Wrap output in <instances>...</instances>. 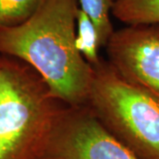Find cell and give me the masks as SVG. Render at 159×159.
I'll use <instances>...</instances> for the list:
<instances>
[{"label": "cell", "instance_id": "6da1fadb", "mask_svg": "<svg viewBox=\"0 0 159 159\" xmlns=\"http://www.w3.org/2000/svg\"><path fill=\"white\" fill-rule=\"evenodd\" d=\"M79 0H44L20 25L0 29V54L28 64L69 106L88 104L92 66L75 46Z\"/></svg>", "mask_w": 159, "mask_h": 159}, {"label": "cell", "instance_id": "7a4b0ae2", "mask_svg": "<svg viewBox=\"0 0 159 159\" xmlns=\"http://www.w3.org/2000/svg\"><path fill=\"white\" fill-rule=\"evenodd\" d=\"M66 105L30 66L0 54V159H38Z\"/></svg>", "mask_w": 159, "mask_h": 159}, {"label": "cell", "instance_id": "3957f363", "mask_svg": "<svg viewBox=\"0 0 159 159\" xmlns=\"http://www.w3.org/2000/svg\"><path fill=\"white\" fill-rule=\"evenodd\" d=\"M88 106L139 159H159V99L122 78L107 60L91 66Z\"/></svg>", "mask_w": 159, "mask_h": 159}, {"label": "cell", "instance_id": "277c9868", "mask_svg": "<svg viewBox=\"0 0 159 159\" xmlns=\"http://www.w3.org/2000/svg\"><path fill=\"white\" fill-rule=\"evenodd\" d=\"M38 159H139L88 105L63 109Z\"/></svg>", "mask_w": 159, "mask_h": 159}, {"label": "cell", "instance_id": "5b68a950", "mask_svg": "<svg viewBox=\"0 0 159 159\" xmlns=\"http://www.w3.org/2000/svg\"><path fill=\"white\" fill-rule=\"evenodd\" d=\"M105 49L107 61L122 78L159 99V24L116 30Z\"/></svg>", "mask_w": 159, "mask_h": 159}, {"label": "cell", "instance_id": "8992f818", "mask_svg": "<svg viewBox=\"0 0 159 159\" xmlns=\"http://www.w3.org/2000/svg\"><path fill=\"white\" fill-rule=\"evenodd\" d=\"M111 12L126 25L159 24V0H117Z\"/></svg>", "mask_w": 159, "mask_h": 159}, {"label": "cell", "instance_id": "52a82bcc", "mask_svg": "<svg viewBox=\"0 0 159 159\" xmlns=\"http://www.w3.org/2000/svg\"><path fill=\"white\" fill-rule=\"evenodd\" d=\"M75 46L90 66H96L101 60L102 57L99 56L101 44L97 29L89 18L80 9L76 19Z\"/></svg>", "mask_w": 159, "mask_h": 159}, {"label": "cell", "instance_id": "ba28073f", "mask_svg": "<svg viewBox=\"0 0 159 159\" xmlns=\"http://www.w3.org/2000/svg\"><path fill=\"white\" fill-rule=\"evenodd\" d=\"M114 3L111 0H79L80 9L89 18L97 29L101 47H106L114 33L110 13Z\"/></svg>", "mask_w": 159, "mask_h": 159}, {"label": "cell", "instance_id": "9c48e42d", "mask_svg": "<svg viewBox=\"0 0 159 159\" xmlns=\"http://www.w3.org/2000/svg\"><path fill=\"white\" fill-rule=\"evenodd\" d=\"M43 2L44 0H0V29L26 21Z\"/></svg>", "mask_w": 159, "mask_h": 159}, {"label": "cell", "instance_id": "30bf717a", "mask_svg": "<svg viewBox=\"0 0 159 159\" xmlns=\"http://www.w3.org/2000/svg\"><path fill=\"white\" fill-rule=\"evenodd\" d=\"M111 1H112V2H113V3H115V2H116V1H117V0H111Z\"/></svg>", "mask_w": 159, "mask_h": 159}]
</instances>
